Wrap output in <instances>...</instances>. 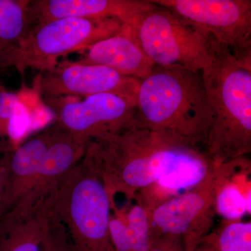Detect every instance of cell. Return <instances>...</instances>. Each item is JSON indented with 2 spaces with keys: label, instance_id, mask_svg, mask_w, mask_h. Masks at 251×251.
Segmentation results:
<instances>
[{
  "label": "cell",
  "instance_id": "cell-7",
  "mask_svg": "<svg viewBox=\"0 0 251 251\" xmlns=\"http://www.w3.org/2000/svg\"><path fill=\"white\" fill-rule=\"evenodd\" d=\"M61 129L89 143L116 134L137 122L136 100L113 94H99L80 100L46 99Z\"/></svg>",
  "mask_w": 251,
  "mask_h": 251
},
{
  "label": "cell",
  "instance_id": "cell-5",
  "mask_svg": "<svg viewBox=\"0 0 251 251\" xmlns=\"http://www.w3.org/2000/svg\"><path fill=\"white\" fill-rule=\"evenodd\" d=\"M133 33L155 65L201 72L211 62L210 37L171 10L155 4L133 23Z\"/></svg>",
  "mask_w": 251,
  "mask_h": 251
},
{
  "label": "cell",
  "instance_id": "cell-9",
  "mask_svg": "<svg viewBox=\"0 0 251 251\" xmlns=\"http://www.w3.org/2000/svg\"><path fill=\"white\" fill-rule=\"evenodd\" d=\"M234 54L251 47L250 0H154Z\"/></svg>",
  "mask_w": 251,
  "mask_h": 251
},
{
  "label": "cell",
  "instance_id": "cell-14",
  "mask_svg": "<svg viewBox=\"0 0 251 251\" xmlns=\"http://www.w3.org/2000/svg\"><path fill=\"white\" fill-rule=\"evenodd\" d=\"M214 201L216 215L225 221L251 215V162L247 156L214 164Z\"/></svg>",
  "mask_w": 251,
  "mask_h": 251
},
{
  "label": "cell",
  "instance_id": "cell-18",
  "mask_svg": "<svg viewBox=\"0 0 251 251\" xmlns=\"http://www.w3.org/2000/svg\"><path fill=\"white\" fill-rule=\"evenodd\" d=\"M126 224L130 251H149L152 245L150 218L141 205L127 206Z\"/></svg>",
  "mask_w": 251,
  "mask_h": 251
},
{
  "label": "cell",
  "instance_id": "cell-20",
  "mask_svg": "<svg viewBox=\"0 0 251 251\" xmlns=\"http://www.w3.org/2000/svg\"><path fill=\"white\" fill-rule=\"evenodd\" d=\"M41 251H75L67 229L54 216L52 211Z\"/></svg>",
  "mask_w": 251,
  "mask_h": 251
},
{
  "label": "cell",
  "instance_id": "cell-19",
  "mask_svg": "<svg viewBox=\"0 0 251 251\" xmlns=\"http://www.w3.org/2000/svg\"><path fill=\"white\" fill-rule=\"evenodd\" d=\"M19 103L18 94L0 85V153L9 151L5 149L3 143L5 140H9L10 126Z\"/></svg>",
  "mask_w": 251,
  "mask_h": 251
},
{
  "label": "cell",
  "instance_id": "cell-21",
  "mask_svg": "<svg viewBox=\"0 0 251 251\" xmlns=\"http://www.w3.org/2000/svg\"><path fill=\"white\" fill-rule=\"evenodd\" d=\"M149 251H184V247L180 238L161 237L153 242Z\"/></svg>",
  "mask_w": 251,
  "mask_h": 251
},
{
  "label": "cell",
  "instance_id": "cell-10",
  "mask_svg": "<svg viewBox=\"0 0 251 251\" xmlns=\"http://www.w3.org/2000/svg\"><path fill=\"white\" fill-rule=\"evenodd\" d=\"M140 82L108 67L74 62L41 72L35 87L45 99L108 93L136 100Z\"/></svg>",
  "mask_w": 251,
  "mask_h": 251
},
{
  "label": "cell",
  "instance_id": "cell-8",
  "mask_svg": "<svg viewBox=\"0 0 251 251\" xmlns=\"http://www.w3.org/2000/svg\"><path fill=\"white\" fill-rule=\"evenodd\" d=\"M212 168L201 183L163 203L149 216L152 244L159 237H178L184 251H195L211 232L216 216Z\"/></svg>",
  "mask_w": 251,
  "mask_h": 251
},
{
  "label": "cell",
  "instance_id": "cell-11",
  "mask_svg": "<svg viewBox=\"0 0 251 251\" xmlns=\"http://www.w3.org/2000/svg\"><path fill=\"white\" fill-rule=\"evenodd\" d=\"M154 4L144 0H35L29 1L31 28L62 18L116 19L133 25Z\"/></svg>",
  "mask_w": 251,
  "mask_h": 251
},
{
  "label": "cell",
  "instance_id": "cell-4",
  "mask_svg": "<svg viewBox=\"0 0 251 251\" xmlns=\"http://www.w3.org/2000/svg\"><path fill=\"white\" fill-rule=\"evenodd\" d=\"M114 203L103 180L82 158L61 180L50 208L75 251H115L109 231Z\"/></svg>",
  "mask_w": 251,
  "mask_h": 251
},
{
  "label": "cell",
  "instance_id": "cell-2",
  "mask_svg": "<svg viewBox=\"0 0 251 251\" xmlns=\"http://www.w3.org/2000/svg\"><path fill=\"white\" fill-rule=\"evenodd\" d=\"M211 62L201 72L211 111L204 146L214 164L251 153V70L210 37Z\"/></svg>",
  "mask_w": 251,
  "mask_h": 251
},
{
  "label": "cell",
  "instance_id": "cell-23",
  "mask_svg": "<svg viewBox=\"0 0 251 251\" xmlns=\"http://www.w3.org/2000/svg\"><path fill=\"white\" fill-rule=\"evenodd\" d=\"M195 251H215L210 244L206 242L204 239H202L201 243L198 244Z\"/></svg>",
  "mask_w": 251,
  "mask_h": 251
},
{
  "label": "cell",
  "instance_id": "cell-13",
  "mask_svg": "<svg viewBox=\"0 0 251 251\" xmlns=\"http://www.w3.org/2000/svg\"><path fill=\"white\" fill-rule=\"evenodd\" d=\"M78 64L103 66L125 76L143 80L155 64L141 49L132 25H125L115 35L96 43L85 50Z\"/></svg>",
  "mask_w": 251,
  "mask_h": 251
},
{
  "label": "cell",
  "instance_id": "cell-17",
  "mask_svg": "<svg viewBox=\"0 0 251 251\" xmlns=\"http://www.w3.org/2000/svg\"><path fill=\"white\" fill-rule=\"evenodd\" d=\"M202 239L215 251H251V222L224 220Z\"/></svg>",
  "mask_w": 251,
  "mask_h": 251
},
{
  "label": "cell",
  "instance_id": "cell-15",
  "mask_svg": "<svg viewBox=\"0 0 251 251\" xmlns=\"http://www.w3.org/2000/svg\"><path fill=\"white\" fill-rule=\"evenodd\" d=\"M31 29L29 0H0V70L11 67Z\"/></svg>",
  "mask_w": 251,
  "mask_h": 251
},
{
  "label": "cell",
  "instance_id": "cell-6",
  "mask_svg": "<svg viewBox=\"0 0 251 251\" xmlns=\"http://www.w3.org/2000/svg\"><path fill=\"white\" fill-rule=\"evenodd\" d=\"M126 25L116 19L62 18L31 28L15 53L11 67L49 72L64 54L84 50L115 35Z\"/></svg>",
  "mask_w": 251,
  "mask_h": 251
},
{
  "label": "cell",
  "instance_id": "cell-3",
  "mask_svg": "<svg viewBox=\"0 0 251 251\" xmlns=\"http://www.w3.org/2000/svg\"><path fill=\"white\" fill-rule=\"evenodd\" d=\"M138 123L204 147L211 111L201 72L179 66L155 65L140 80L136 97Z\"/></svg>",
  "mask_w": 251,
  "mask_h": 251
},
{
  "label": "cell",
  "instance_id": "cell-1",
  "mask_svg": "<svg viewBox=\"0 0 251 251\" xmlns=\"http://www.w3.org/2000/svg\"><path fill=\"white\" fill-rule=\"evenodd\" d=\"M83 158L103 180L112 201L120 193L128 202L154 182L177 196L201 183L212 167L202 147L138 121L90 142Z\"/></svg>",
  "mask_w": 251,
  "mask_h": 251
},
{
  "label": "cell",
  "instance_id": "cell-16",
  "mask_svg": "<svg viewBox=\"0 0 251 251\" xmlns=\"http://www.w3.org/2000/svg\"><path fill=\"white\" fill-rule=\"evenodd\" d=\"M50 217L49 201L26 219L0 227V251H41Z\"/></svg>",
  "mask_w": 251,
  "mask_h": 251
},
{
  "label": "cell",
  "instance_id": "cell-22",
  "mask_svg": "<svg viewBox=\"0 0 251 251\" xmlns=\"http://www.w3.org/2000/svg\"><path fill=\"white\" fill-rule=\"evenodd\" d=\"M10 151H5L2 153V156L0 157V202H1V198H2L3 193H4Z\"/></svg>",
  "mask_w": 251,
  "mask_h": 251
},
{
  "label": "cell",
  "instance_id": "cell-12",
  "mask_svg": "<svg viewBox=\"0 0 251 251\" xmlns=\"http://www.w3.org/2000/svg\"><path fill=\"white\" fill-rule=\"evenodd\" d=\"M54 130L52 125L9 151L0 220L17 207L32 188Z\"/></svg>",
  "mask_w": 251,
  "mask_h": 251
}]
</instances>
